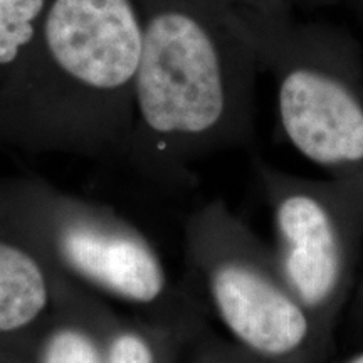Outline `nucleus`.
<instances>
[{"label":"nucleus","mask_w":363,"mask_h":363,"mask_svg":"<svg viewBox=\"0 0 363 363\" xmlns=\"http://www.w3.org/2000/svg\"><path fill=\"white\" fill-rule=\"evenodd\" d=\"M142 54L123 165L187 187L194 165L252 140L261 66L225 0H136Z\"/></svg>","instance_id":"nucleus-1"},{"label":"nucleus","mask_w":363,"mask_h":363,"mask_svg":"<svg viewBox=\"0 0 363 363\" xmlns=\"http://www.w3.org/2000/svg\"><path fill=\"white\" fill-rule=\"evenodd\" d=\"M140 54L136 0H51L0 84V150L123 162Z\"/></svg>","instance_id":"nucleus-2"},{"label":"nucleus","mask_w":363,"mask_h":363,"mask_svg":"<svg viewBox=\"0 0 363 363\" xmlns=\"http://www.w3.org/2000/svg\"><path fill=\"white\" fill-rule=\"evenodd\" d=\"M0 233L167 333L189 331L207 316L187 284L172 283L162 256L133 222L43 177H0Z\"/></svg>","instance_id":"nucleus-3"},{"label":"nucleus","mask_w":363,"mask_h":363,"mask_svg":"<svg viewBox=\"0 0 363 363\" xmlns=\"http://www.w3.org/2000/svg\"><path fill=\"white\" fill-rule=\"evenodd\" d=\"M276 84L284 138L328 175L363 172V49L343 27L289 9H239Z\"/></svg>","instance_id":"nucleus-4"},{"label":"nucleus","mask_w":363,"mask_h":363,"mask_svg":"<svg viewBox=\"0 0 363 363\" xmlns=\"http://www.w3.org/2000/svg\"><path fill=\"white\" fill-rule=\"evenodd\" d=\"M184 252L185 284L244 350L278 362L323 340L272 247L222 201L206 202L185 219Z\"/></svg>","instance_id":"nucleus-5"},{"label":"nucleus","mask_w":363,"mask_h":363,"mask_svg":"<svg viewBox=\"0 0 363 363\" xmlns=\"http://www.w3.org/2000/svg\"><path fill=\"white\" fill-rule=\"evenodd\" d=\"M286 281L328 333L350 301L363 254V172L306 179L259 163Z\"/></svg>","instance_id":"nucleus-6"},{"label":"nucleus","mask_w":363,"mask_h":363,"mask_svg":"<svg viewBox=\"0 0 363 363\" xmlns=\"http://www.w3.org/2000/svg\"><path fill=\"white\" fill-rule=\"evenodd\" d=\"M65 272L0 233V363L33 360L57 308Z\"/></svg>","instance_id":"nucleus-7"},{"label":"nucleus","mask_w":363,"mask_h":363,"mask_svg":"<svg viewBox=\"0 0 363 363\" xmlns=\"http://www.w3.org/2000/svg\"><path fill=\"white\" fill-rule=\"evenodd\" d=\"M115 308L65 274L57 308L35 345L33 363H108Z\"/></svg>","instance_id":"nucleus-8"},{"label":"nucleus","mask_w":363,"mask_h":363,"mask_svg":"<svg viewBox=\"0 0 363 363\" xmlns=\"http://www.w3.org/2000/svg\"><path fill=\"white\" fill-rule=\"evenodd\" d=\"M51 0H0V84L34 43Z\"/></svg>","instance_id":"nucleus-9"},{"label":"nucleus","mask_w":363,"mask_h":363,"mask_svg":"<svg viewBox=\"0 0 363 363\" xmlns=\"http://www.w3.org/2000/svg\"><path fill=\"white\" fill-rule=\"evenodd\" d=\"M162 331L138 318L135 321L125 320L115 310L108 337V363H157L153 340Z\"/></svg>","instance_id":"nucleus-10"},{"label":"nucleus","mask_w":363,"mask_h":363,"mask_svg":"<svg viewBox=\"0 0 363 363\" xmlns=\"http://www.w3.org/2000/svg\"><path fill=\"white\" fill-rule=\"evenodd\" d=\"M233 7L239 9H289L294 11L296 7L303 9H315V7H326L331 4H337L340 0H225Z\"/></svg>","instance_id":"nucleus-11"},{"label":"nucleus","mask_w":363,"mask_h":363,"mask_svg":"<svg viewBox=\"0 0 363 363\" xmlns=\"http://www.w3.org/2000/svg\"><path fill=\"white\" fill-rule=\"evenodd\" d=\"M350 313L358 321V323L363 325V254H362V261H360V267H358V274L355 279V284H353V291L350 294Z\"/></svg>","instance_id":"nucleus-12"},{"label":"nucleus","mask_w":363,"mask_h":363,"mask_svg":"<svg viewBox=\"0 0 363 363\" xmlns=\"http://www.w3.org/2000/svg\"><path fill=\"white\" fill-rule=\"evenodd\" d=\"M350 6L353 9V13H355L357 21L360 22L362 30H363V0H350Z\"/></svg>","instance_id":"nucleus-13"},{"label":"nucleus","mask_w":363,"mask_h":363,"mask_svg":"<svg viewBox=\"0 0 363 363\" xmlns=\"http://www.w3.org/2000/svg\"><path fill=\"white\" fill-rule=\"evenodd\" d=\"M348 363H363V352L360 353V355H357V357H353L350 362Z\"/></svg>","instance_id":"nucleus-14"}]
</instances>
